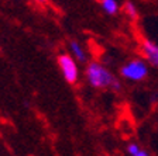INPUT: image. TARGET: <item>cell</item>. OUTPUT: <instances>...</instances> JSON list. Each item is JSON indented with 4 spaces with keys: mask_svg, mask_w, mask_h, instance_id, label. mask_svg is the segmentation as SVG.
<instances>
[{
    "mask_svg": "<svg viewBox=\"0 0 158 156\" xmlns=\"http://www.w3.org/2000/svg\"><path fill=\"white\" fill-rule=\"evenodd\" d=\"M69 51L72 54L71 56H72L75 61H79L81 63H86V61H88V54H86V51L83 49V46L79 42L71 41V42H69Z\"/></svg>",
    "mask_w": 158,
    "mask_h": 156,
    "instance_id": "obj_5",
    "label": "cell"
},
{
    "mask_svg": "<svg viewBox=\"0 0 158 156\" xmlns=\"http://www.w3.org/2000/svg\"><path fill=\"white\" fill-rule=\"evenodd\" d=\"M135 156H150V155H148V152H147V150L141 149V150H140V152H138Z\"/></svg>",
    "mask_w": 158,
    "mask_h": 156,
    "instance_id": "obj_9",
    "label": "cell"
},
{
    "mask_svg": "<svg viewBox=\"0 0 158 156\" xmlns=\"http://www.w3.org/2000/svg\"><path fill=\"white\" fill-rule=\"evenodd\" d=\"M141 52L150 65L158 68V44L150 39H144L141 44Z\"/></svg>",
    "mask_w": 158,
    "mask_h": 156,
    "instance_id": "obj_4",
    "label": "cell"
},
{
    "mask_svg": "<svg viewBox=\"0 0 158 156\" xmlns=\"http://www.w3.org/2000/svg\"><path fill=\"white\" fill-rule=\"evenodd\" d=\"M98 2H102V0H98Z\"/></svg>",
    "mask_w": 158,
    "mask_h": 156,
    "instance_id": "obj_11",
    "label": "cell"
},
{
    "mask_svg": "<svg viewBox=\"0 0 158 156\" xmlns=\"http://www.w3.org/2000/svg\"><path fill=\"white\" fill-rule=\"evenodd\" d=\"M140 150H141V148L138 146L137 143H130V145L127 146V153L130 156H135L138 152H140Z\"/></svg>",
    "mask_w": 158,
    "mask_h": 156,
    "instance_id": "obj_8",
    "label": "cell"
},
{
    "mask_svg": "<svg viewBox=\"0 0 158 156\" xmlns=\"http://www.w3.org/2000/svg\"><path fill=\"white\" fill-rule=\"evenodd\" d=\"M120 73L124 79L131 82L144 80L148 76V65L143 59H131L122 66Z\"/></svg>",
    "mask_w": 158,
    "mask_h": 156,
    "instance_id": "obj_2",
    "label": "cell"
},
{
    "mask_svg": "<svg viewBox=\"0 0 158 156\" xmlns=\"http://www.w3.org/2000/svg\"><path fill=\"white\" fill-rule=\"evenodd\" d=\"M123 10H124V13L127 14L128 17L131 20H135L138 16L137 13V7H135V4L133 3V2H126L124 6H123Z\"/></svg>",
    "mask_w": 158,
    "mask_h": 156,
    "instance_id": "obj_7",
    "label": "cell"
},
{
    "mask_svg": "<svg viewBox=\"0 0 158 156\" xmlns=\"http://www.w3.org/2000/svg\"><path fill=\"white\" fill-rule=\"evenodd\" d=\"M100 4H102V9L105 13L110 14V16H113V14H116L118 11V2L117 0H102L100 2Z\"/></svg>",
    "mask_w": 158,
    "mask_h": 156,
    "instance_id": "obj_6",
    "label": "cell"
},
{
    "mask_svg": "<svg viewBox=\"0 0 158 156\" xmlns=\"http://www.w3.org/2000/svg\"><path fill=\"white\" fill-rule=\"evenodd\" d=\"M86 79H88L89 85L95 89L110 87L116 91L122 89V83L118 82V79L114 78L113 73L107 68H105L102 63H98V62H92V63L88 65Z\"/></svg>",
    "mask_w": 158,
    "mask_h": 156,
    "instance_id": "obj_1",
    "label": "cell"
},
{
    "mask_svg": "<svg viewBox=\"0 0 158 156\" xmlns=\"http://www.w3.org/2000/svg\"><path fill=\"white\" fill-rule=\"evenodd\" d=\"M58 66L61 69L64 79L68 83H75L79 78V70H78V65L76 61L68 54H62L58 56Z\"/></svg>",
    "mask_w": 158,
    "mask_h": 156,
    "instance_id": "obj_3",
    "label": "cell"
},
{
    "mask_svg": "<svg viewBox=\"0 0 158 156\" xmlns=\"http://www.w3.org/2000/svg\"><path fill=\"white\" fill-rule=\"evenodd\" d=\"M37 2H40V3H45L47 0H37Z\"/></svg>",
    "mask_w": 158,
    "mask_h": 156,
    "instance_id": "obj_10",
    "label": "cell"
}]
</instances>
